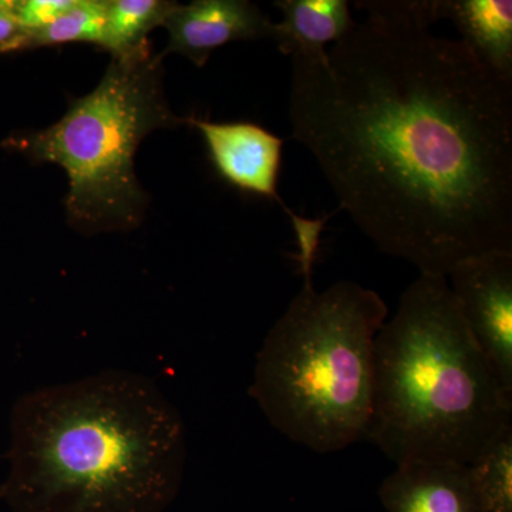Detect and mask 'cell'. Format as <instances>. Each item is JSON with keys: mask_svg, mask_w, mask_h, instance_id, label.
<instances>
[{"mask_svg": "<svg viewBox=\"0 0 512 512\" xmlns=\"http://www.w3.org/2000/svg\"><path fill=\"white\" fill-rule=\"evenodd\" d=\"M0 501H2V483H0Z\"/></svg>", "mask_w": 512, "mask_h": 512, "instance_id": "17", "label": "cell"}, {"mask_svg": "<svg viewBox=\"0 0 512 512\" xmlns=\"http://www.w3.org/2000/svg\"><path fill=\"white\" fill-rule=\"evenodd\" d=\"M275 6L284 20L275 23L274 40L291 57L322 52L356 26L346 0H279Z\"/></svg>", "mask_w": 512, "mask_h": 512, "instance_id": "11", "label": "cell"}, {"mask_svg": "<svg viewBox=\"0 0 512 512\" xmlns=\"http://www.w3.org/2000/svg\"><path fill=\"white\" fill-rule=\"evenodd\" d=\"M2 501L15 512H165L187 467L183 416L150 377L103 370L22 394Z\"/></svg>", "mask_w": 512, "mask_h": 512, "instance_id": "2", "label": "cell"}, {"mask_svg": "<svg viewBox=\"0 0 512 512\" xmlns=\"http://www.w3.org/2000/svg\"><path fill=\"white\" fill-rule=\"evenodd\" d=\"M164 28L170 40L168 53H180L202 67L218 47L238 40L272 39L275 23L248 0H195L175 5Z\"/></svg>", "mask_w": 512, "mask_h": 512, "instance_id": "8", "label": "cell"}, {"mask_svg": "<svg viewBox=\"0 0 512 512\" xmlns=\"http://www.w3.org/2000/svg\"><path fill=\"white\" fill-rule=\"evenodd\" d=\"M363 22L293 56L292 138L377 248L421 275L512 252V82L431 32L439 2H356Z\"/></svg>", "mask_w": 512, "mask_h": 512, "instance_id": "1", "label": "cell"}, {"mask_svg": "<svg viewBox=\"0 0 512 512\" xmlns=\"http://www.w3.org/2000/svg\"><path fill=\"white\" fill-rule=\"evenodd\" d=\"M187 124L204 138L208 157L222 180L244 194L275 202L295 229L298 254L293 256L302 278L313 275L326 218L309 220L295 214L278 192L284 140L254 121H210L188 117Z\"/></svg>", "mask_w": 512, "mask_h": 512, "instance_id": "6", "label": "cell"}, {"mask_svg": "<svg viewBox=\"0 0 512 512\" xmlns=\"http://www.w3.org/2000/svg\"><path fill=\"white\" fill-rule=\"evenodd\" d=\"M23 32L13 0H0V55L22 52Z\"/></svg>", "mask_w": 512, "mask_h": 512, "instance_id": "16", "label": "cell"}, {"mask_svg": "<svg viewBox=\"0 0 512 512\" xmlns=\"http://www.w3.org/2000/svg\"><path fill=\"white\" fill-rule=\"evenodd\" d=\"M76 0H13L23 35L46 28L73 8Z\"/></svg>", "mask_w": 512, "mask_h": 512, "instance_id": "15", "label": "cell"}, {"mask_svg": "<svg viewBox=\"0 0 512 512\" xmlns=\"http://www.w3.org/2000/svg\"><path fill=\"white\" fill-rule=\"evenodd\" d=\"M468 474L484 512H512V429L485 448Z\"/></svg>", "mask_w": 512, "mask_h": 512, "instance_id": "13", "label": "cell"}, {"mask_svg": "<svg viewBox=\"0 0 512 512\" xmlns=\"http://www.w3.org/2000/svg\"><path fill=\"white\" fill-rule=\"evenodd\" d=\"M163 56L153 46L111 60L92 93L39 131H16L2 147L33 164H56L69 177L67 221L83 234L130 231L143 221L150 197L134 173L141 141L157 128L187 124L164 96Z\"/></svg>", "mask_w": 512, "mask_h": 512, "instance_id": "5", "label": "cell"}, {"mask_svg": "<svg viewBox=\"0 0 512 512\" xmlns=\"http://www.w3.org/2000/svg\"><path fill=\"white\" fill-rule=\"evenodd\" d=\"M177 3L165 0H109L101 49L113 59L133 55L150 46L151 30L164 26Z\"/></svg>", "mask_w": 512, "mask_h": 512, "instance_id": "12", "label": "cell"}, {"mask_svg": "<svg viewBox=\"0 0 512 512\" xmlns=\"http://www.w3.org/2000/svg\"><path fill=\"white\" fill-rule=\"evenodd\" d=\"M107 8L109 0H76L73 8L46 28L23 35L22 52L37 47L76 42L101 46Z\"/></svg>", "mask_w": 512, "mask_h": 512, "instance_id": "14", "label": "cell"}, {"mask_svg": "<svg viewBox=\"0 0 512 512\" xmlns=\"http://www.w3.org/2000/svg\"><path fill=\"white\" fill-rule=\"evenodd\" d=\"M447 282L468 332L512 396V252L464 259Z\"/></svg>", "mask_w": 512, "mask_h": 512, "instance_id": "7", "label": "cell"}, {"mask_svg": "<svg viewBox=\"0 0 512 512\" xmlns=\"http://www.w3.org/2000/svg\"><path fill=\"white\" fill-rule=\"evenodd\" d=\"M386 303L339 281H303L256 355L249 396L286 439L328 454L366 440L375 392L376 338Z\"/></svg>", "mask_w": 512, "mask_h": 512, "instance_id": "4", "label": "cell"}, {"mask_svg": "<svg viewBox=\"0 0 512 512\" xmlns=\"http://www.w3.org/2000/svg\"><path fill=\"white\" fill-rule=\"evenodd\" d=\"M439 15L485 67L512 82L511 0H439Z\"/></svg>", "mask_w": 512, "mask_h": 512, "instance_id": "10", "label": "cell"}, {"mask_svg": "<svg viewBox=\"0 0 512 512\" xmlns=\"http://www.w3.org/2000/svg\"><path fill=\"white\" fill-rule=\"evenodd\" d=\"M512 429V396L458 311L446 276L419 275L375 345L366 440L396 466H470Z\"/></svg>", "mask_w": 512, "mask_h": 512, "instance_id": "3", "label": "cell"}, {"mask_svg": "<svg viewBox=\"0 0 512 512\" xmlns=\"http://www.w3.org/2000/svg\"><path fill=\"white\" fill-rule=\"evenodd\" d=\"M387 512H484L468 466L414 463L396 466L379 490Z\"/></svg>", "mask_w": 512, "mask_h": 512, "instance_id": "9", "label": "cell"}]
</instances>
